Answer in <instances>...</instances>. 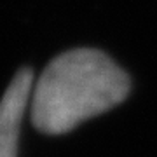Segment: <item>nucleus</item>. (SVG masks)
Masks as SVG:
<instances>
[{"label":"nucleus","instance_id":"f03ea898","mask_svg":"<svg viewBox=\"0 0 157 157\" xmlns=\"http://www.w3.org/2000/svg\"><path fill=\"white\" fill-rule=\"evenodd\" d=\"M33 91V72L23 68L14 75L0 100V157H17L21 121Z\"/></svg>","mask_w":157,"mask_h":157},{"label":"nucleus","instance_id":"f257e3e1","mask_svg":"<svg viewBox=\"0 0 157 157\" xmlns=\"http://www.w3.org/2000/svg\"><path fill=\"white\" fill-rule=\"evenodd\" d=\"M128 73L98 49L67 51L45 67L32 91V121L40 133L65 135L126 100Z\"/></svg>","mask_w":157,"mask_h":157}]
</instances>
